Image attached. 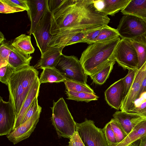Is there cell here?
<instances>
[{
    "label": "cell",
    "instance_id": "obj_45",
    "mask_svg": "<svg viewBox=\"0 0 146 146\" xmlns=\"http://www.w3.org/2000/svg\"><path fill=\"white\" fill-rule=\"evenodd\" d=\"M5 39L4 37V36L3 34L0 32V45L3 44L5 42Z\"/></svg>",
    "mask_w": 146,
    "mask_h": 146
},
{
    "label": "cell",
    "instance_id": "obj_5",
    "mask_svg": "<svg viewBox=\"0 0 146 146\" xmlns=\"http://www.w3.org/2000/svg\"><path fill=\"white\" fill-rule=\"evenodd\" d=\"M76 131L85 146H108L102 129L96 127L93 120L86 118L76 123Z\"/></svg>",
    "mask_w": 146,
    "mask_h": 146
},
{
    "label": "cell",
    "instance_id": "obj_34",
    "mask_svg": "<svg viewBox=\"0 0 146 146\" xmlns=\"http://www.w3.org/2000/svg\"><path fill=\"white\" fill-rule=\"evenodd\" d=\"M38 96L35 97L27 111L24 117L23 123L29 119L38 110H42L41 107L38 104Z\"/></svg>",
    "mask_w": 146,
    "mask_h": 146
},
{
    "label": "cell",
    "instance_id": "obj_41",
    "mask_svg": "<svg viewBox=\"0 0 146 146\" xmlns=\"http://www.w3.org/2000/svg\"><path fill=\"white\" fill-rule=\"evenodd\" d=\"M146 102V92L141 94L139 97L135 101V102L134 108L139 107L141 104Z\"/></svg>",
    "mask_w": 146,
    "mask_h": 146
},
{
    "label": "cell",
    "instance_id": "obj_32",
    "mask_svg": "<svg viewBox=\"0 0 146 146\" xmlns=\"http://www.w3.org/2000/svg\"><path fill=\"white\" fill-rule=\"evenodd\" d=\"M137 70V69L128 70L127 75L122 78L124 88V99L127 95L130 90Z\"/></svg>",
    "mask_w": 146,
    "mask_h": 146
},
{
    "label": "cell",
    "instance_id": "obj_36",
    "mask_svg": "<svg viewBox=\"0 0 146 146\" xmlns=\"http://www.w3.org/2000/svg\"><path fill=\"white\" fill-rule=\"evenodd\" d=\"M4 1L9 5L13 7L22 9L27 11L29 10L27 0H4Z\"/></svg>",
    "mask_w": 146,
    "mask_h": 146
},
{
    "label": "cell",
    "instance_id": "obj_27",
    "mask_svg": "<svg viewBox=\"0 0 146 146\" xmlns=\"http://www.w3.org/2000/svg\"><path fill=\"white\" fill-rule=\"evenodd\" d=\"M66 90L76 92H85L95 94L86 83L66 79L64 82Z\"/></svg>",
    "mask_w": 146,
    "mask_h": 146
},
{
    "label": "cell",
    "instance_id": "obj_12",
    "mask_svg": "<svg viewBox=\"0 0 146 146\" xmlns=\"http://www.w3.org/2000/svg\"><path fill=\"white\" fill-rule=\"evenodd\" d=\"M16 117L13 106L0 97V135H8L13 131Z\"/></svg>",
    "mask_w": 146,
    "mask_h": 146
},
{
    "label": "cell",
    "instance_id": "obj_17",
    "mask_svg": "<svg viewBox=\"0 0 146 146\" xmlns=\"http://www.w3.org/2000/svg\"><path fill=\"white\" fill-rule=\"evenodd\" d=\"M40 84L38 77L30 89L16 118L13 130L23 122L24 116L35 98L38 96Z\"/></svg>",
    "mask_w": 146,
    "mask_h": 146
},
{
    "label": "cell",
    "instance_id": "obj_26",
    "mask_svg": "<svg viewBox=\"0 0 146 146\" xmlns=\"http://www.w3.org/2000/svg\"><path fill=\"white\" fill-rule=\"evenodd\" d=\"M66 94L68 100L77 101L85 102H88L93 100H98L99 97L94 93L85 92H76L66 90Z\"/></svg>",
    "mask_w": 146,
    "mask_h": 146
},
{
    "label": "cell",
    "instance_id": "obj_6",
    "mask_svg": "<svg viewBox=\"0 0 146 146\" xmlns=\"http://www.w3.org/2000/svg\"><path fill=\"white\" fill-rule=\"evenodd\" d=\"M66 79L86 83L88 75L76 56L62 54L56 67Z\"/></svg>",
    "mask_w": 146,
    "mask_h": 146
},
{
    "label": "cell",
    "instance_id": "obj_43",
    "mask_svg": "<svg viewBox=\"0 0 146 146\" xmlns=\"http://www.w3.org/2000/svg\"><path fill=\"white\" fill-rule=\"evenodd\" d=\"M133 146H146V135L137 141Z\"/></svg>",
    "mask_w": 146,
    "mask_h": 146
},
{
    "label": "cell",
    "instance_id": "obj_37",
    "mask_svg": "<svg viewBox=\"0 0 146 146\" xmlns=\"http://www.w3.org/2000/svg\"><path fill=\"white\" fill-rule=\"evenodd\" d=\"M102 27L86 33L84 38L85 43L89 44L94 43L95 40L99 35Z\"/></svg>",
    "mask_w": 146,
    "mask_h": 146
},
{
    "label": "cell",
    "instance_id": "obj_3",
    "mask_svg": "<svg viewBox=\"0 0 146 146\" xmlns=\"http://www.w3.org/2000/svg\"><path fill=\"white\" fill-rule=\"evenodd\" d=\"M38 74L37 69L33 66H29L16 70L10 78L7 85L9 101L13 106L16 119Z\"/></svg>",
    "mask_w": 146,
    "mask_h": 146
},
{
    "label": "cell",
    "instance_id": "obj_40",
    "mask_svg": "<svg viewBox=\"0 0 146 146\" xmlns=\"http://www.w3.org/2000/svg\"><path fill=\"white\" fill-rule=\"evenodd\" d=\"M63 0H48V7L51 13L56 9L60 5Z\"/></svg>",
    "mask_w": 146,
    "mask_h": 146
},
{
    "label": "cell",
    "instance_id": "obj_15",
    "mask_svg": "<svg viewBox=\"0 0 146 146\" xmlns=\"http://www.w3.org/2000/svg\"><path fill=\"white\" fill-rule=\"evenodd\" d=\"M113 116L127 135L138 123L146 119L140 115L121 111H116Z\"/></svg>",
    "mask_w": 146,
    "mask_h": 146
},
{
    "label": "cell",
    "instance_id": "obj_30",
    "mask_svg": "<svg viewBox=\"0 0 146 146\" xmlns=\"http://www.w3.org/2000/svg\"><path fill=\"white\" fill-rule=\"evenodd\" d=\"M16 71L15 68L8 64L0 68V82L7 86L10 78Z\"/></svg>",
    "mask_w": 146,
    "mask_h": 146
},
{
    "label": "cell",
    "instance_id": "obj_19",
    "mask_svg": "<svg viewBox=\"0 0 146 146\" xmlns=\"http://www.w3.org/2000/svg\"><path fill=\"white\" fill-rule=\"evenodd\" d=\"M32 58L30 54L23 53L13 47L9 56L8 64L17 70L25 66H30Z\"/></svg>",
    "mask_w": 146,
    "mask_h": 146
},
{
    "label": "cell",
    "instance_id": "obj_24",
    "mask_svg": "<svg viewBox=\"0 0 146 146\" xmlns=\"http://www.w3.org/2000/svg\"><path fill=\"white\" fill-rule=\"evenodd\" d=\"M11 44L14 48L26 54H30L35 50L31 43V36L25 34H22L15 38Z\"/></svg>",
    "mask_w": 146,
    "mask_h": 146
},
{
    "label": "cell",
    "instance_id": "obj_10",
    "mask_svg": "<svg viewBox=\"0 0 146 146\" xmlns=\"http://www.w3.org/2000/svg\"><path fill=\"white\" fill-rule=\"evenodd\" d=\"M41 110H38L29 119L7 135L9 140L15 144L28 138L34 131L39 121Z\"/></svg>",
    "mask_w": 146,
    "mask_h": 146
},
{
    "label": "cell",
    "instance_id": "obj_42",
    "mask_svg": "<svg viewBox=\"0 0 146 146\" xmlns=\"http://www.w3.org/2000/svg\"><path fill=\"white\" fill-rule=\"evenodd\" d=\"M146 92V75L143 80L141 88L137 95L136 100L137 99L143 92Z\"/></svg>",
    "mask_w": 146,
    "mask_h": 146
},
{
    "label": "cell",
    "instance_id": "obj_14",
    "mask_svg": "<svg viewBox=\"0 0 146 146\" xmlns=\"http://www.w3.org/2000/svg\"><path fill=\"white\" fill-rule=\"evenodd\" d=\"M124 88L122 78L111 85L105 92V99L111 107L120 109L124 98Z\"/></svg>",
    "mask_w": 146,
    "mask_h": 146
},
{
    "label": "cell",
    "instance_id": "obj_21",
    "mask_svg": "<svg viewBox=\"0 0 146 146\" xmlns=\"http://www.w3.org/2000/svg\"><path fill=\"white\" fill-rule=\"evenodd\" d=\"M131 0H102V7L100 12L112 16L123 10Z\"/></svg>",
    "mask_w": 146,
    "mask_h": 146
},
{
    "label": "cell",
    "instance_id": "obj_33",
    "mask_svg": "<svg viewBox=\"0 0 146 146\" xmlns=\"http://www.w3.org/2000/svg\"><path fill=\"white\" fill-rule=\"evenodd\" d=\"M102 129L108 146H114L117 142L110 122L105 125Z\"/></svg>",
    "mask_w": 146,
    "mask_h": 146
},
{
    "label": "cell",
    "instance_id": "obj_20",
    "mask_svg": "<svg viewBox=\"0 0 146 146\" xmlns=\"http://www.w3.org/2000/svg\"><path fill=\"white\" fill-rule=\"evenodd\" d=\"M121 12L123 15L146 19V0H131Z\"/></svg>",
    "mask_w": 146,
    "mask_h": 146
},
{
    "label": "cell",
    "instance_id": "obj_38",
    "mask_svg": "<svg viewBox=\"0 0 146 146\" xmlns=\"http://www.w3.org/2000/svg\"><path fill=\"white\" fill-rule=\"evenodd\" d=\"M86 33H82L74 35L68 40L66 43V46L78 42L85 43L84 38Z\"/></svg>",
    "mask_w": 146,
    "mask_h": 146
},
{
    "label": "cell",
    "instance_id": "obj_8",
    "mask_svg": "<svg viewBox=\"0 0 146 146\" xmlns=\"http://www.w3.org/2000/svg\"><path fill=\"white\" fill-rule=\"evenodd\" d=\"M114 60L123 69H137L138 56L131 40L121 39L113 55Z\"/></svg>",
    "mask_w": 146,
    "mask_h": 146
},
{
    "label": "cell",
    "instance_id": "obj_1",
    "mask_svg": "<svg viewBox=\"0 0 146 146\" xmlns=\"http://www.w3.org/2000/svg\"><path fill=\"white\" fill-rule=\"evenodd\" d=\"M108 15L94 7L93 0H63L52 13L48 47H64L69 38L80 33H88L108 25Z\"/></svg>",
    "mask_w": 146,
    "mask_h": 146
},
{
    "label": "cell",
    "instance_id": "obj_23",
    "mask_svg": "<svg viewBox=\"0 0 146 146\" xmlns=\"http://www.w3.org/2000/svg\"><path fill=\"white\" fill-rule=\"evenodd\" d=\"M66 80L63 74L56 68L43 69L39 78L40 84L46 83L64 82Z\"/></svg>",
    "mask_w": 146,
    "mask_h": 146
},
{
    "label": "cell",
    "instance_id": "obj_22",
    "mask_svg": "<svg viewBox=\"0 0 146 146\" xmlns=\"http://www.w3.org/2000/svg\"><path fill=\"white\" fill-rule=\"evenodd\" d=\"M131 41L137 55L138 70L146 61V34L134 38Z\"/></svg>",
    "mask_w": 146,
    "mask_h": 146
},
{
    "label": "cell",
    "instance_id": "obj_18",
    "mask_svg": "<svg viewBox=\"0 0 146 146\" xmlns=\"http://www.w3.org/2000/svg\"><path fill=\"white\" fill-rule=\"evenodd\" d=\"M146 135V119L137 124L121 142L114 146H133L141 138Z\"/></svg>",
    "mask_w": 146,
    "mask_h": 146
},
{
    "label": "cell",
    "instance_id": "obj_9",
    "mask_svg": "<svg viewBox=\"0 0 146 146\" xmlns=\"http://www.w3.org/2000/svg\"><path fill=\"white\" fill-rule=\"evenodd\" d=\"M51 14L48 8L32 33L41 56L49 47L48 45L52 36L50 33Z\"/></svg>",
    "mask_w": 146,
    "mask_h": 146
},
{
    "label": "cell",
    "instance_id": "obj_25",
    "mask_svg": "<svg viewBox=\"0 0 146 146\" xmlns=\"http://www.w3.org/2000/svg\"><path fill=\"white\" fill-rule=\"evenodd\" d=\"M115 62L113 61L110 62L94 74L90 76L93 82L98 85L103 84L109 78Z\"/></svg>",
    "mask_w": 146,
    "mask_h": 146
},
{
    "label": "cell",
    "instance_id": "obj_13",
    "mask_svg": "<svg viewBox=\"0 0 146 146\" xmlns=\"http://www.w3.org/2000/svg\"><path fill=\"white\" fill-rule=\"evenodd\" d=\"M27 1L29 8L27 13L31 23L29 32L30 35L48 9V0H27Z\"/></svg>",
    "mask_w": 146,
    "mask_h": 146
},
{
    "label": "cell",
    "instance_id": "obj_2",
    "mask_svg": "<svg viewBox=\"0 0 146 146\" xmlns=\"http://www.w3.org/2000/svg\"><path fill=\"white\" fill-rule=\"evenodd\" d=\"M121 39L119 36L109 40L95 42L84 50L79 60L88 76L94 74L107 64L115 61L113 55Z\"/></svg>",
    "mask_w": 146,
    "mask_h": 146
},
{
    "label": "cell",
    "instance_id": "obj_16",
    "mask_svg": "<svg viewBox=\"0 0 146 146\" xmlns=\"http://www.w3.org/2000/svg\"><path fill=\"white\" fill-rule=\"evenodd\" d=\"M64 47H49L37 63L34 66L38 69H43L46 68H56Z\"/></svg>",
    "mask_w": 146,
    "mask_h": 146
},
{
    "label": "cell",
    "instance_id": "obj_4",
    "mask_svg": "<svg viewBox=\"0 0 146 146\" xmlns=\"http://www.w3.org/2000/svg\"><path fill=\"white\" fill-rule=\"evenodd\" d=\"M50 108L52 111L51 120L59 138L70 139L76 131V123L71 114L63 98L57 101H53Z\"/></svg>",
    "mask_w": 146,
    "mask_h": 146
},
{
    "label": "cell",
    "instance_id": "obj_31",
    "mask_svg": "<svg viewBox=\"0 0 146 146\" xmlns=\"http://www.w3.org/2000/svg\"><path fill=\"white\" fill-rule=\"evenodd\" d=\"M110 122L117 143H119L122 141L127 135L114 118L111 119Z\"/></svg>",
    "mask_w": 146,
    "mask_h": 146
},
{
    "label": "cell",
    "instance_id": "obj_7",
    "mask_svg": "<svg viewBox=\"0 0 146 146\" xmlns=\"http://www.w3.org/2000/svg\"><path fill=\"white\" fill-rule=\"evenodd\" d=\"M116 29L121 39L132 40L146 34V19L123 15Z\"/></svg>",
    "mask_w": 146,
    "mask_h": 146
},
{
    "label": "cell",
    "instance_id": "obj_28",
    "mask_svg": "<svg viewBox=\"0 0 146 146\" xmlns=\"http://www.w3.org/2000/svg\"><path fill=\"white\" fill-rule=\"evenodd\" d=\"M119 36L117 29L112 28L108 25H106L102 28L94 43L109 40Z\"/></svg>",
    "mask_w": 146,
    "mask_h": 146
},
{
    "label": "cell",
    "instance_id": "obj_39",
    "mask_svg": "<svg viewBox=\"0 0 146 146\" xmlns=\"http://www.w3.org/2000/svg\"><path fill=\"white\" fill-rule=\"evenodd\" d=\"M69 139L68 145L66 146H85L78 133L76 131Z\"/></svg>",
    "mask_w": 146,
    "mask_h": 146
},
{
    "label": "cell",
    "instance_id": "obj_29",
    "mask_svg": "<svg viewBox=\"0 0 146 146\" xmlns=\"http://www.w3.org/2000/svg\"><path fill=\"white\" fill-rule=\"evenodd\" d=\"M11 43L9 42H4L0 45V68L6 66L8 64L9 56L13 48Z\"/></svg>",
    "mask_w": 146,
    "mask_h": 146
},
{
    "label": "cell",
    "instance_id": "obj_44",
    "mask_svg": "<svg viewBox=\"0 0 146 146\" xmlns=\"http://www.w3.org/2000/svg\"><path fill=\"white\" fill-rule=\"evenodd\" d=\"M140 115L146 118V107L134 113Z\"/></svg>",
    "mask_w": 146,
    "mask_h": 146
},
{
    "label": "cell",
    "instance_id": "obj_35",
    "mask_svg": "<svg viewBox=\"0 0 146 146\" xmlns=\"http://www.w3.org/2000/svg\"><path fill=\"white\" fill-rule=\"evenodd\" d=\"M25 10L23 9L15 8L9 5L4 0H0V13L8 14L22 12Z\"/></svg>",
    "mask_w": 146,
    "mask_h": 146
},
{
    "label": "cell",
    "instance_id": "obj_11",
    "mask_svg": "<svg viewBox=\"0 0 146 146\" xmlns=\"http://www.w3.org/2000/svg\"><path fill=\"white\" fill-rule=\"evenodd\" d=\"M146 75V61L136 73L132 85L127 95L124 99L121 111L129 112L135 108V102Z\"/></svg>",
    "mask_w": 146,
    "mask_h": 146
}]
</instances>
